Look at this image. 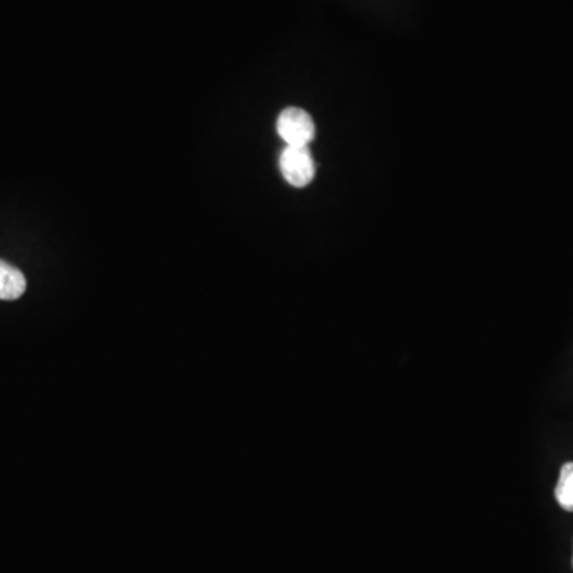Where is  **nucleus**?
Wrapping results in <instances>:
<instances>
[{
	"label": "nucleus",
	"mask_w": 573,
	"mask_h": 573,
	"mask_svg": "<svg viewBox=\"0 0 573 573\" xmlns=\"http://www.w3.org/2000/svg\"><path fill=\"white\" fill-rule=\"evenodd\" d=\"M277 133L290 147H308L316 136V125L306 110L289 107L277 118Z\"/></svg>",
	"instance_id": "1"
},
{
	"label": "nucleus",
	"mask_w": 573,
	"mask_h": 573,
	"mask_svg": "<svg viewBox=\"0 0 573 573\" xmlns=\"http://www.w3.org/2000/svg\"><path fill=\"white\" fill-rule=\"evenodd\" d=\"M279 164H281L282 176L292 187H306L316 176V163L312 160L308 147L287 145L282 152Z\"/></svg>",
	"instance_id": "2"
},
{
	"label": "nucleus",
	"mask_w": 573,
	"mask_h": 573,
	"mask_svg": "<svg viewBox=\"0 0 573 573\" xmlns=\"http://www.w3.org/2000/svg\"><path fill=\"white\" fill-rule=\"evenodd\" d=\"M554 496L566 511H573V462L562 465Z\"/></svg>",
	"instance_id": "4"
},
{
	"label": "nucleus",
	"mask_w": 573,
	"mask_h": 573,
	"mask_svg": "<svg viewBox=\"0 0 573 573\" xmlns=\"http://www.w3.org/2000/svg\"><path fill=\"white\" fill-rule=\"evenodd\" d=\"M26 285V277L20 269L0 260V300H18L26 292Z\"/></svg>",
	"instance_id": "3"
}]
</instances>
